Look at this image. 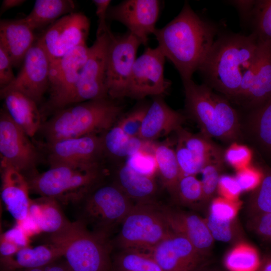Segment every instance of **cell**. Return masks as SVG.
<instances>
[{"instance_id":"obj_45","label":"cell","mask_w":271,"mask_h":271,"mask_svg":"<svg viewBox=\"0 0 271 271\" xmlns=\"http://www.w3.org/2000/svg\"><path fill=\"white\" fill-rule=\"evenodd\" d=\"M248 225L257 235L271 241V212L251 216Z\"/></svg>"},{"instance_id":"obj_18","label":"cell","mask_w":271,"mask_h":271,"mask_svg":"<svg viewBox=\"0 0 271 271\" xmlns=\"http://www.w3.org/2000/svg\"><path fill=\"white\" fill-rule=\"evenodd\" d=\"M159 12V1L126 0L109 7L107 18L122 24L142 44H146L157 30Z\"/></svg>"},{"instance_id":"obj_2","label":"cell","mask_w":271,"mask_h":271,"mask_svg":"<svg viewBox=\"0 0 271 271\" xmlns=\"http://www.w3.org/2000/svg\"><path fill=\"white\" fill-rule=\"evenodd\" d=\"M258 48L253 34H219L198 70L204 83L231 100L253 63Z\"/></svg>"},{"instance_id":"obj_47","label":"cell","mask_w":271,"mask_h":271,"mask_svg":"<svg viewBox=\"0 0 271 271\" xmlns=\"http://www.w3.org/2000/svg\"><path fill=\"white\" fill-rule=\"evenodd\" d=\"M12 62L7 52L0 46V87L1 89L10 84L15 79Z\"/></svg>"},{"instance_id":"obj_12","label":"cell","mask_w":271,"mask_h":271,"mask_svg":"<svg viewBox=\"0 0 271 271\" xmlns=\"http://www.w3.org/2000/svg\"><path fill=\"white\" fill-rule=\"evenodd\" d=\"M165 59L158 47L147 48L134 62L125 97L142 99L165 94L171 84L164 77Z\"/></svg>"},{"instance_id":"obj_50","label":"cell","mask_w":271,"mask_h":271,"mask_svg":"<svg viewBox=\"0 0 271 271\" xmlns=\"http://www.w3.org/2000/svg\"><path fill=\"white\" fill-rule=\"evenodd\" d=\"M228 3L236 8L239 13L241 22L245 25L247 26L255 1H229Z\"/></svg>"},{"instance_id":"obj_8","label":"cell","mask_w":271,"mask_h":271,"mask_svg":"<svg viewBox=\"0 0 271 271\" xmlns=\"http://www.w3.org/2000/svg\"><path fill=\"white\" fill-rule=\"evenodd\" d=\"M172 230L155 201L135 203L120 224L116 243L121 249L148 251Z\"/></svg>"},{"instance_id":"obj_41","label":"cell","mask_w":271,"mask_h":271,"mask_svg":"<svg viewBox=\"0 0 271 271\" xmlns=\"http://www.w3.org/2000/svg\"><path fill=\"white\" fill-rule=\"evenodd\" d=\"M149 105H142L120 118L117 123L125 133L139 137L143 120Z\"/></svg>"},{"instance_id":"obj_44","label":"cell","mask_w":271,"mask_h":271,"mask_svg":"<svg viewBox=\"0 0 271 271\" xmlns=\"http://www.w3.org/2000/svg\"><path fill=\"white\" fill-rule=\"evenodd\" d=\"M263 173L248 166L238 170L235 176L242 192L255 189L260 184Z\"/></svg>"},{"instance_id":"obj_33","label":"cell","mask_w":271,"mask_h":271,"mask_svg":"<svg viewBox=\"0 0 271 271\" xmlns=\"http://www.w3.org/2000/svg\"><path fill=\"white\" fill-rule=\"evenodd\" d=\"M113 266L115 271H163L147 251L132 249H121Z\"/></svg>"},{"instance_id":"obj_29","label":"cell","mask_w":271,"mask_h":271,"mask_svg":"<svg viewBox=\"0 0 271 271\" xmlns=\"http://www.w3.org/2000/svg\"><path fill=\"white\" fill-rule=\"evenodd\" d=\"M75 3L71 0H37L23 20L34 31L75 12Z\"/></svg>"},{"instance_id":"obj_10","label":"cell","mask_w":271,"mask_h":271,"mask_svg":"<svg viewBox=\"0 0 271 271\" xmlns=\"http://www.w3.org/2000/svg\"><path fill=\"white\" fill-rule=\"evenodd\" d=\"M89 51V47L86 44H82L63 56L50 61L49 108L56 111L68 106Z\"/></svg>"},{"instance_id":"obj_42","label":"cell","mask_w":271,"mask_h":271,"mask_svg":"<svg viewBox=\"0 0 271 271\" xmlns=\"http://www.w3.org/2000/svg\"><path fill=\"white\" fill-rule=\"evenodd\" d=\"M251 157V152L248 147L235 143L224 152V161L237 170L249 166Z\"/></svg>"},{"instance_id":"obj_56","label":"cell","mask_w":271,"mask_h":271,"mask_svg":"<svg viewBox=\"0 0 271 271\" xmlns=\"http://www.w3.org/2000/svg\"><path fill=\"white\" fill-rule=\"evenodd\" d=\"M15 271H45L44 268H30V269H23L17 270Z\"/></svg>"},{"instance_id":"obj_5","label":"cell","mask_w":271,"mask_h":271,"mask_svg":"<svg viewBox=\"0 0 271 271\" xmlns=\"http://www.w3.org/2000/svg\"><path fill=\"white\" fill-rule=\"evenodd\" d=\"M49 242L62 249L73 271H111L108 238L78 221L71 222L61 232L49 235Z\"/></svg>"},{"instance_id":"obj_37","label":"cell","mask_w":271,"mask_h":271,"mask_svg":"<svg viewBox=\"0 0 271 271\" xmlns=\"http://www.w3.org/2000/svg\"><path fill=\"white\" fill-rule=\"evenodd\" d=\"M173 199L183 205L199 206L202 199L201 181L195 175H182Z\"/></svg>"},{"instance_id":"obj_49","label":"cell","mask_w":271,"mask_h":271,"mask_svg":"<svg viewBox=\"0 0 271 271\" xmlns=\"http://www.w3.org/2000/svg\"><path fill=\"white\" fill-rule=\"evenodd\" d=\"M28 233L20 225L9 229L1 235L4 238L14 243L20 248L28 246Z\"/></svg>"},{"instance_id":"obj_11","label":"cell","mask_w":271,"mask_h":271,"mask_svg":"<svg viewBox=\"0 0 271 271\" xmlns=\"http://www.w3.org/2000/svg\"><path fill=\"white\" fill-rule=\"evenodd\" d=\"M110 32L109 30L97 35L89 47L87 59L68 106L109 98L106 86V60Z\"/></svg>"},{"instance_id":"obj_28","label":"cell","mask_w":271,"mask_h":271,"mask_svg":"<svg viewBox=\"0 0 271 271\" xmlns=\"http://www.w3.org/2000/svg\"><path fill=\"white\" fill-rule=\"evenodd\" d=\"M133 202L144 203L155 202L158 190L154 177L141 174L127 165L120 166L115 174L113 182Z\"/></svg>"},{"instance_id":"obj_6","label":"cell","mask_w":271,"mask_h":271,"mask_svg":"<svg viewBox=\"0 0 271 271\" xmlns=\"http://www.w3.org/2000/svg\"><path fill=\"white\" fill-rule=\"evenodd\" d=\"M102 175L100 165H61L26 177L30 190L40 196L73 204L99 184Z\"/></svg>"},{"instance_id":"obj_35","label":"cell","mask_w":271,"mask_h":271,"mask_svg":"<svg viewBox=\"0 0 271 271\" xmlns=\"http://www.w3.org/2000/svg\"><path fill=\"white\" fill-rule=\"evenodd\" d=\"M224 162V155L216 157L209 161L201 173L202 199L199 207H205L218 192V186Z\"/></svg>"},{"instance_id":"obj_34","label":"cell","mask_w":271,"mask_h":271,"mask_svg":"<svg viewBox=\"0 0 271 271\" xmlns=\"http://www.w3.org/2000/svg\"><path fill=\"white\" fill-rule=\"evenodd\" d=\"M247 26L258 41L271 44V0H257Z\"/></svg>"},{"instance_id":"obj_38","label":"cell","mask_w":271,"mask_h":271,"mask_svg":"<svg viewBox=\"0 0 271 271\" xmlns=\"http://www.w3.org/2000/svg\"><path fill=\"white\" fill-rule=\"evenodd\" d=\"M251 216L271 212V171L263 173L261 181L249 200Z\"/></svg>"},{"instance_id":"obj_25","label":"cell","mask_w":271,"mask_h":271,"mask_svg":"<svg viewBox=\"0 0 271 271\" xmlns=\"http://www.w3.org/2000/svg\"><path fill=\"white\" fill-rule=\"evenodd\" d=\"M5 108L13 121L30 137L39 131L42 125L37 103L24 94L15 90H1Z\"/></svg>"},{"instance_id":"obj_15","label":"cell","mask_w":271,"mask_h":271,"mask_svg":"<svg viewBox=\"0 0 271 271\" xmlns=\"http://www.w3.org/2000/svg\"><path fill=\"white\" fill-rule=\"evenodd\" d=\"M259 42L255 59L229 101L249 111L271 98V44Z\"/></svg>"},{"instance_id":"obj_53","label":"cell","mask_w":271,"mask_h":271,"mask_svg":"<svg viewBox=\"0 0 271 271\" xmlns=\"http://www.w3.org/2000/svg\"><path fill=\"white\" fill-rule=\"evenodd\" d=\"M26 2L25 0H4L1 8V15L12 8L19 7Z\"/></svg>"},{"instance_id":"obj_51","label":"cell","mask_w":271,"mask_h":271,"mask_svg":"<svg viewBox=\"0 0 271 271\" xmlns=\"http://www.w3.org/2000/svg\"><path fill=\"white\" fill-rule=\"evenodd\" d=\"M20 249V248L14 243L1 237V258L12 256Z\"/></svg>"},{"instance_id":"obj_19","label":"cell","mask_w":271,"mask_h":271,"mask_svg":"<svg viewBox=\"0 0 271 271\" xmlns=\"http://www.w3.org/2000/svg\"><path fill=\"white\" fill-rule=\"evenodd\" d=\"M50 166L96 165L105 153L102 137L91 134L47 144Z\"/></svg>"},{"instance_id":"obj_21","label":"cell","mask_w":271,"mask_h":271,"mask_svg":"<svg viewBox=\"0 0 271 271\" xmlns=\"http://www.w3.org/2000/svg\"><path fill=\"white\" fill-rule=\"evenodd\" d=\"M1 198L7 210L18 224L28 217L30 191L25 176L8 164L1 161Z\"/></svg>"},{"instance_id":"obj_16","label":"cell","mask_w":271,"mask_h":271,"mask_svg":"<svg viewBox=\"0 0 271 271\" xmlns=\"http://www.w3.org/2000/svg\"><path fill=\"white\" fill-rule=\"evenodd\" d=\"M50 60L36 41L26 54L22 67L14 80L1 90H15L41 101L49 86Z\"/></svg>"},{"instance_id":"obj_1","label":"cell","mask_w":271,"mask_h":271,"mask_svg":"<svg viewBox=\"0 0 271 271\" xmlns=\"http://www.w3.org/2000/svg\"><path fill=\"white\" fill-rule=\"evenodd\" d=\"M218 34L217 27L196 14L188 2L173 20L154 33L158 47L182 81L192 79Z\"/></svg>"},{"instance_id":"obj_13","label":"cell","mask_w":271,"mask_h":271,"mask_svg":"<svg viewBox=\"0 0 271 271\" xmlns=\"http://www.w3.org/2000/svg\"><path fill=\"white\" fill-rule=\"evenodd\" d=\"M89 28L88 18L81 13L74 12L52 23L37 41L51 61L86 44Z\"/></svg>"},{"instance_id":"obj_22","label":"cell","mask_w":271,"mask_h":271,"mask_svg":"<svg viewBox=\"0 0 271 271\" xmlns=\"http://www.w3.org/2000/svg\"><path fill=\"white\" fill-rule=\"evenodd\" d=\"M185 116L171 108L162 96H156L145 115L139 138L153 143L159 138L176 131L182 127Z\"/></svg>"},{"instance_id":"obj_26","label":"cell","mask_w":271,"mask_h":271,"mask_svg":"<svg viewBox=\"0 0 271 271\" xmlns=\"http://www.w3.org/2000/svg\"><path fill=\"white\" fill-rule=\"evenodd\" d=\"M28 218L38 231L49 235L61 232L71 222L65 216L58 200L44 196L31 200Z\"/></svg>"},{"instance_id":"obj_46","label":"cell","mask_w":271,"mask_h":271,"mask_svg":"<svg viewBox=\"0 0 271 271\" xmlns=\"http://www.w3.org/2000/svg\"><path fill=\"white\" fill-rule=\"evenodd\" d=\"M218 192L223 198L236 201L242 191L235 177L224 175L219 179Z\"/></svg>"},{"instance_id":"obj_3","label":"cell","mask_w":271,"mask_h":271,"mask_svg":"<svg viewBox=\"0 0 271 271\" xmlns=\"http://www.w3.org/2000/svg\"><path fill=\"white\" fill-rule=\"evenodd\" d=\"M122 106L107 98L80 102L57 110L42 123L47 145L61 140L103 133L117 122Z\"/></svg>"},{"instance_id":"obj_39","label":"cell","mask_w":271,"mask_h":271,"mask_svg":"<svg viewBox=\"0 0 271 271\" xmlns=\"http://www.w3.org/2000/svg\"><path fill=\"white\" fill-rule=\"evenodd\" d=\"M213 239L224 242L236 240L240 236V230L236 219L222 220L208 213L204 219Z\"/></svg>"},{"instance_id":"obj_17","label":"cell","mask_w":271,"mask_h":271,"mask_svg":"<svg viewBox=\"0 0 271 271\" xmlns=\"http://www.w3.org/2000/svg\"><path fill=\"white\" fill-rule=\"evenodd\" d=\"M147 251L163 271H197L207 265L206 256L185 237L173 231Z\"/></svg>"},{"instance_id":"obj_24","label":"cell","mask_w":271,"mask_h":271,"mask_svg":"<svg viewBox=\"0 0 271 271\" xmlns=\"http://www.w3.org/2000/svg\"><path fill=\"white\" fill-rule=\"evenodd\" d=\"M34 30L22 19L0 22V46L9 56L14 67L19 66L34 44Z\"/></svg>"},{"instance_id":"obj_32","label":"cell","mask_w":271,"mask_h":271,"mask_svg":"<svg viewBox=\"0 0 271 271\" xmlns=\"http://www.w3.org/2000/svg\"><path fill=\"white\" fill-rule=\"evenodd\" d=\"M247 122V129L253 139L271 154V98L248 111Z\"/></svg>"},{"instance_id":"obj_30","label":"cell","mask_w":271,"mask_h":271,"mask_svg":"<svg viewBox=\"0 0 271 271\" xmlns=\"http://www.w3.org/2000/svg\"><path fill=\"white\" fill-rule=\"evenodd\" d=\"M102 137L105 153L113 157L128 158L153 146L152 143L143 141L139 137L129 136L117 123L104 132Z\"/></svg>"},{"instance_id":"obj_9","label":"cell","mask_w":271,"mask_h":271,"mask_svg":"<svg viewBox=\"0 0 271 271\" xmlns=\"http://www.w3.org/2000/svg\"><path fill=\"white\" fill-rule=\"evenodd\" d=\"M140 41L129 32L121 35L110 32L106 60V86L111 99L125 97Z\"/></svg>"},{"instance_id":"obj_4","label":"cell","mask_w":271,"mask_h":271,"mask_svg":"<svg viewBox=\"0 0 271 271\" xmlns=\"http://www.w3.org/2000/svg\"><path fill=\"white\" fill-rule=\"evenodd\" d=\"M182 82L186 113L197 122L202 134L229 143L240 139L239 115L227 98L204 83L198 84L192 79Z\"/></svg>"},{"instance_id":"obj_43","label":"cell","mask_w":271,"mask_h":271,"mask_svg":"<svg viewBox=\"0 0 271 271\" xmlns=\"http://www.w3.org/2000/svg\"><path fill=\"white\" fill-rule=\"evenodd\" d=\"M237 208L235 201L223 197L215 198L209 204L208 213L219 219L233 220L235 219Z\"/></svg>"},{"instance_id":"obj_27","label":"cell","mask_w":271,"mask_h":271,"mask_svg":"<svg viewBox=\"0 0 271 271\" xmlns=\"http://www.w3.org/2000/svg\"><path fill=\"white\" fill-rule=\"evenodd\" d=\"M63 256L59 247L49 242L34 247L20 248L12 256L1 258L2 271L44 268Z\"/></svg>"},{"instance_id":"obj_40","label":"cell","mask_w":271,"mask_h":271,"mask_svg":"<svg viewBox=\"0 0 271 271\" xmlns=\"http://www.w3.org/2000/svg\"><path fill=\"white\" fill-rule=\"evenodd\" d=\"M153 147L154 145L150 149L139 151L128 157L125 164L141 174L154 177L157 174V166Z\"/></svg>"},{"instance_id":"obj_52","label":"cell","mask_w":271,"mask_h":271,"mask_svg":"<svg viewBox=\"0 0 271 271\" xmlns=\"http://www.w3.org/2000/svg\"><path fill=\"white\" fill-rule=\"evenodd\" d=\"M59 259L45 267V271H73L66 260L62 261Z\"/></svg>"},{"instance_id":"obj_55","label":"cell","mask_w":271,"mask_h":271,"mask_svg":"<svg viewBox=\"0 0 271 271\" xmlns=\"http://www.w3.org/2000/svg\"><path fill=\"white\" fill-rule=\"evenodd\" d=\"M197 271H220L218 269L207 267V264L200 268Z\"/></svg>"},{"instance_id":"obj_31","label":"cell","mask_w":271,"mask_h":271,"mask_svg":"<svg viewBox=\"0 0 271 271\" xmlns=\"http://www.w3.org/2000/svg\"><path fill=\"white\" fill-rule=\"evenodd\" d=\"M153 152L161 184L173 198L182 176L175 151L167 144L160 143L154 145Z\"/></svg>"},{"instance_id":"obj_54","label":"cell","mask_w":271,"mask_h":271,"mask_svg":"<svg viewBox=\"0 0 271 271\" xmlns=\"http://www.w3.org/2000/svg\"><path fill=\"white\" fill-rule=\"evenodd\" d=\"M254 271H271V254L265 256Z\"/></svg>"},{"instance_id":"obj_14","label":"cell","mask_w":271,"mask_h":271,"mask_svg":"<svg viewBox=\"0 0 271 271\" xmlns=\"http://www.w3.org/2000/svg\"><path fill=\"white\" fill-rule=\"evenodd\" d=\"M30 138L12 119L5 108L0 113V153L3 161L27 177L36 172L39 154Z\"/></svg>"},{"instance_id":"obj_23","label":"cell","mask_w":271,"mask_h":271,"mask_svg":"<svg viewBox=\"0 0 271 271\" xmlns=\"http://www.w3.org/2000/svg\"><path fill=\"white\" fill-rule=\"evenodd\" d=\"M176 133L177 157L195 166L200 172L212 159L224 155L221 149L201 132L192 133L181 127Z\"/></svg>"},{"instance_id":"obj_48","label":"cell","mask_w":271,"mask_h":271,"mask_svg":"<svg viewBox=\"0 0 271 271\" xmlns=\"http://www.w3.org/2000/svg\"><path fill=\"white\" fill-rule=\"evenodd\" d=\"M96 8V15L98 19L96 36L107 32L109 30L106 23L107 13L111 1L109 0H93Z\"/></svg>"},{"instance_id":"obj_20","label":"cell","mask_w":271,"mask_h":271,"mask_svg":"<svg viewBox=\"0 0 271 271\" xmlns=\"http://www.w3.org/2000/svg\"><path fill=\"white\" fill-rule=\"evenodd\" d=\"M171 229L187 238L201 253L208 256L214 239L204 219L198 215L161 205Z\"/></svg>"},{"instance_id":"obj_7","label":"cell","mask_w":271,"mask_h":271,"mask_svg":"<svg viewBox=\"0 0 271 271\" xmlns=\"http://www.w3.org/2000/svg\"><path fill=\"white\" fill-rule=\"evenodd\" d=\"M73 204L75 206L76 221L108 238L134 204L113 183L98 184Z\"/></svg>"},{"instance_id":"obj_36","label":"cell","mask_w":271,"mask_h":271,"mask_svg":"<svg viewBox=\"0 0 271 271\" xmlns=\"http://www.w3.org/2000/svg\"><path fill=\"white\" fill-rule=\"evenodd\" d=\"M224 262L231 271H254L260 261L254 248L247 244H240L229 251Z\"/></svg>"}]
</instances>
